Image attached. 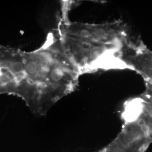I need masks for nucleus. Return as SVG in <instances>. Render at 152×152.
<instances>
[{
    "mask_svg": "<svg viewBox=\"0 0 152 152\" xmlns=\"http://www.w3.org/2000/svg\"><path fill=\"white\" fill-rule=\"evenodd\" d=\"M136 136L135 133L132 131H128L125 133L123 136V140L128 144L132 143L135 141Z\"/></svg>",
    "mask_w": 152,
    "mask_h": 152,
    "instance_id": "obj_4",
    "label": "nucleus"
},
{
    "mask_svg": "<svg viewBox=\"0 0 152 152\" xmlns=\"http://www.w3.org/2000/svg\"><path fill=\"white\" fill-rule=\"evenodd\" d=\"M61 46L80 75L99 69L129 68L123 59L122 49L96 43L58 29Z\"/></svg>",
    "mask_w": 152,
    "mask_h": 152,
    "instance_id": "obj_2",
    "label": "nucleus"
},
{
    "mask_svg": "<svg viewBox=\"0 0 152 152\" xmlns=\"http://www.w3.org/2000/svg\"><path fill=\"white\" fill-rule=\"evenodd\" d=\"M24 67L17 96L36 116H44L58 101L74 89L80 75L51 32L38 49L23 51Z\"/></svg>",
    "mask_w": 152,
    "mask_h": 152,
    "instance_id": "obj_1",
    "label": "nucleus"
},
{
    "mask_svg": "<svg viewBox=\"0 0 152 152\" xmlns=\"http://www.w3.org/2000/svg\"><path fill=\"white\" fill-rule=\"evenodd\" d=\"M141 127L142 131L144 133L145 136H147L150 133V129L149 126L145 124L144 126H142Z\"/></svg>",
    "mask_w": 152,
    "mask_h": 152,
    "instance_id": "obj_5",
    "label": "nucleus"
},
{
    "mask_svg": "<svg viewBox=\"0 0 152 152\" xmlns=\"http://www.w3.org/2000/svg\"><path fill=\"white\" fill-rule=\"evenodd\" d=\"M138 124L140 127H142L145 125V122L143 119H140L138 122Z\"/></svg>",
    "mask_w": 152,
    "mask_h": 152,
    "instance_id": "obj_6",
    "label": "nucleus"
},
{
    "mask_svg": "<svg viewBox=\"0 0 152 152\" xmlns=\"http://www.w3.org/2000/svg\"><path fill=\"white\" fill-rule=\"evenodd\" d=\"M148 121L149 124L152 126V115L149 116V117H148Z\"/></svg>",
    "mask_w": 152,
    "mask_h": 152,
    "instance_id": "obj_7",
    "label": "nucleus"
},
{
    "mask_svg": "<svg viewBox=\"0 0 152 152\" xmlns=\"http://www.w3.org/2000/svg\"><path fill=\"white\" fill-rule=\"evenodd\" d=\"M58 28L70 34L119 48H124L130 42L127 27L118 21L96 24L62 20Z\"/></svg>",
    "mask_w": 152,
    "mask_h": 152,
    "instance_id": "obj_3",
    "label": "nucleus"
}]
</instances>
